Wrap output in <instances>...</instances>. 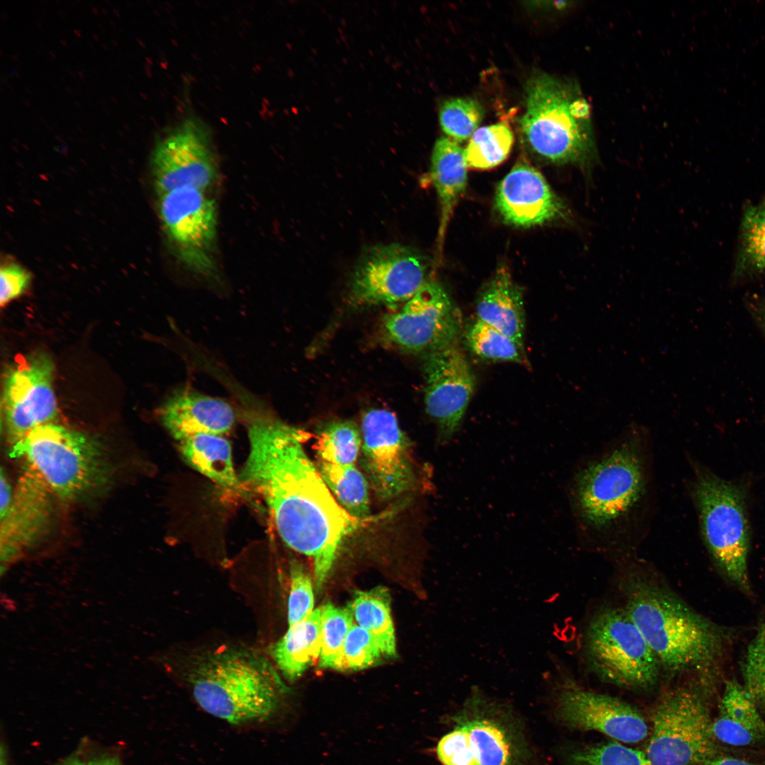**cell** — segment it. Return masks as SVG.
<instances>
[{"mask_svg":"<svg viewBox=\"0 0 765 765\" xmlns=\"http://www.w3.org/2000/svg\"><path fill=\"white\" fill-rule=\"evenodd\" d=\"M248 436L249 453L239 480L265 500L285 543L312 560L321 590L344 540L365 520L334 498L304 450L306 432L261 416L248 424Z\"/></svg>","mask_w":765,"mask_h":765,"instance_id":"1","label":"cell"},{"mask_svg":"<svg viewBox=\"0 0 765 765\" xmlns=\"http://www.w3.org/2000/svg\"><path fill=\"white\" fill-rule=\"evenodd\" d=\"M567 498L584 547L618 555L635 550L650 533L657 510L649 429L632 421L582 460L569 480Z\"/></svg>","mask_w":765,"mask_h":765,"instance_id":"2","label":"cell"},{"mask_svg":"<svg viewBox=\"0 0 765 765\" xmlns=\"http://www.w3.org/2000/svg\"><path fill=\"white\" fill-rule=\"evenodd\" d=\"M188 681L203 710L237 726L271 721L287 691L264 655L237 647L220 648L200 657Z\"/></svg>","mask_w":765,"mask_h":765,"instance_id":"3","label":"cell"},{"mask_svg":"<svg viewBox=\"0 0 765 765\" xmlns=\"http://www.w3.org/2000/svg\"><path fill=\"white\" fill-rule=\"evenodd\" d=\"M624 608L669 673L699 669L719 654L720 630L672 591L642 573L629 572Z\"/></svg>","mask_w":765,"mask_h":765,"instance_id":"4","label":"cell"},{"mask_svg":"<svg viewBox=\"0 0 765 765\" xmlns=\"http://www.w3.org/2000/svg\"><path fill=\"white\" fill-rule=\"evenodd\" d=\"M521 130L528 147L555 164L587 166L596 150L590 108L577 86L545 74L528 80Z\"/></svg>","mask_w":765,"mask_h":765,"instance_id":"5","label":"cell"},{"mask_svg":"<svg viewBox=\"0 0 765 765\" xmlns=\"http://www.w3.org/2000/svg\"><path fill=\"white\" fill-rule=\"evenodd\" d=\"M12 458H25L64 503L101 491L112 470L102 445L82 432L48 424L35 428L11 447Z\"/></svg>","mask_w":765,"mask_h":765,"instance_id":"6","label":"cell"},{"mask_svg":"<svg viewBox=\"0 0 765 765\" xmlns=\"http://www.w3.org/2000/svg\"><path fill=\"white\" fill-rule=\"evenodd\" d=\"M689 489L704 543L725 576L745 591L749 532L742 492L708 470L695 465Z\"/></svg>","mask_w":765,"mask_h":765,"instance_id":"7","label":"cell"},{"mask_svg":"<svg viewBox=\"0 0 765 765\" xmlns=\"http://www.w3.org/2000/svg\"><path fill=\"white\" fill-rule=\"evenodd\" d=\"M584 645L591 667L606 682L630 689L657 684L659 662L624 608L596 613L586 627Z\"/></svg>","mask_w":765,"mask_h":765,"instance_id":"8","label":"cell"},{"mask_svg":"<svg viewBox=\"0 0 765 765\" xmlns=\"http://www.w3.org/2000/svg\"><path fill=\"white\" fill-rule=\"evenodd\" d=\"M652 721L646 755L652 765H705L717 756L713 720L697 689L683 686L667 692Z\"/></svg>","mask_w":765,"mask_h":765,"instance_id":"9","label":"cell"},{"mask_svg":"<svg viewBox=\"0 0 765 765\" xmlns=\"http://www.w3.org/2000/svg\"><path fill=\"white\" fill-rule=\"evenodd\" d=\"M430 262L419 251L400 243L366 249L353 271L349 298L357 306L404 305L427 282Z\"/></svg>","mask_w":765,"mask_h":765,"instance_id":"10","label":"cell"},{"mask_svg":"<svg viewBox=\"0 0 765 765\" xmlns=\"http://www.w3.org/2000/svg\"><path fill=\"white\" fill-rule=\"evenodd\" d=\"M462 319L443 288L429 280L397 311L385 316V340L404 351L427 353L456 343Z\"/></svg>","mask_w":765,"mask_h":765,"instance_id":"11","label":"cell"},{"mask_svg":"<svg viewBox=\"0 0 765 765\" xmlns=\"http://www.w3.org/2000/svg\"><path fill=\"white\" fill-rule=\"evenodd\" d=\"M54 364L44 351L18 358L4 379L3 409L7 440L13 446L57 415Z\"/></svg>","mask_w":765,"mask_h":765,"instance_id":"12","label":"cell"},{"mask_svg":"<svg viewBox=\"0 0 765 765\" xmlns=\"http://www.w3.org/2000/svg\"><path fill=\"white\" fill-rule=\"evenodd\" d=\"M361 436L362 465L380 499H395L416 486L408 438L392 412L367 411L361 421Z\"/></svg>","mask_w":765,"mask_h":765,"instance_id":"13","label":"cell"},{"mask_svg":"<svg viewBox=\"0 0 765 765\" xmlns=\"http://www.w3.org/2000/svg\"><path fill=\"white\" fill-rule=\"evenodd\" d=\"M165 232L180 259L193 271L213 268L211 251L217 233V210L205 190L183 186L159 196Z\"/></svg>","mask_w":765,"mask_h":765,"instance_id":"14","label":"cell"},{"mask_svg":"<svg viewBox=\"0 0 765 765\" xmlns=\"http://www.w3.org/2000/svg\"><path fill=\"white\" fill-rule=\"evenodd\" d=\"M153 169L159 196L183 186L209 188L216 168L208 127L195 117L176 125L156 146Z\"/></svg>","mask_w":765,"mask_h":765,"instance_id":"15","label":"cell"},{"mask_svg":"<svg viewBox=\"0 0 765 765\" xmlns=\"http://www.w3.org/2000/svg\"><path fill=\"white\" fill-rule=\"evenodd\" d=\"M423 369L426 410L437 426L438 442L445 444L461 425L475 375L456 343L426 353Z\"/></svg>","mask_w":765,"mask_h":765,"instance_id":"16","label":"cell"},{"mask_svg":"<svg viewBox=\"0 0 765 765\" xmlns=\"http://www.w3.org/2000/svg\"><path fill=\"white\" fill-rule=\"evenodd\" d=\"M55 495L42 477L28 467L13 489L10 505L0 512L1 566L8 567L48 533Z\"/></svg>","mask_w":765,"mask_h":765,"instance_id":"17","label":"cell"},{"mask_svg":"<svg viewBox=\"0 0 765 765\" xmlns=\"http://www.w3.org/2000/svg\"><path fill=\"white\" fill-rule=\"evenodd\" d=\"M561 720L569 727L594 730L624 742H638L648 735L642 714L623 701L565 681L557 696Z\"/></svg>","mask_w":765,"mask_h":765,"instance_id":"18","label":"cell"},{"mask_svg":"<svg viewBox=\"0 0 765 765\" xmlns=\"http://www.w3.org/2000/svg\"><path fill=\"white\" fill-rule=\"evenodd\" d=\"M495 206L506 223L522 227L554 221L565 210L542 174L525 161L516 163L498 184Z\"/></svg>","mask_w":765,"mask_h":765,"instance_id":"19","label":"cell"},{"mask_svg":"<svg viewBox=\"0 0 765 765\" xmlns=\"http://www.w3.org/2000/svg\"><path fill=\"white\" fill-rule=\"evenodd\" d=\"M159 416L178 441L200 434H226L235 421L228 402L188 389L174 392L162 407Z\"/></svg>","mask_w":765,"mask_h":765,"instance_id":"20","label":"cell"},{"mask_svg":"<svg viewBox=\"0 0 765 765\" xmlns=\"http://www.w3.org/2000/svg\"><path fill=\"white\" fill-rule=\"evenodd\" d=\"M759 710L742 684L733 680L726 682L712 724L715 740L735 747L764 740L765 721Z\"/></svg>","mask_w":765,"mask_h":765,"instance_id":"21","label":"cell"},{"mask_svg":"<svg viewBox=\"0 0 765 765\" xmlns=\"http://www.w3.org/2000/svg\"><path fill=\"white\" fill-rule=\"evenodd\" d=\"M477 319L523 344V295L509 270L499 267L477 299Z\"/></svg>","mask_w":765,"mask_h":765,"instance_id":"22","label":"cell"},{"mask_svg":"<svg viewBox=\"0 0 765 765\" xmlns=\"http://www.w3.org/2000/svg\"><path fill=\"white\" fill-rule=\"evenodd\" d=\"M487 698L475 691L458 716L457 724L468 731L477 765H512L515 759L509 732L487 713Z\"/></svg>","mask_w":765,"mask_h":765,"instance_id":"23","label":"cell"},{"mask_svg":"<svg viewBox=\"0 0 765 765\" xmlns=\"http://www.w3.org/2000/svg\"><path fill=\"white\" fill-rule=\"evenodd\" d=\"M431 161V180L441 206L438 233L441 251L455 207L466 188L468 166L464 149L458 142L445 136L435 142Z\"/></svg>","mask_w":765,"mask_h":765,"instance_id":"24","label":"cell"},{"mask_svg":"<svg viewBox=\"0 0 765 765\" xmlns=\"http://www.w3.org/2000/svg\"><path fill=\"white\" fill-rule=\"evenodd\" d=\"M321 608L289 625L285 635L271 647L279 670L288 681L298 679L317 660L321 652Z\"/></svg>","mask_w":765,"mask_h":765,"instance_id":"25","label":"cell"},{"mask_svg":"<svg viewBox=\"0 0 765 765\" xmlns=\"http://www.w3.org/2000/svg\"><path fill=\"white\" fill-rule=\"evenodd\" d=\"M178 442L182 457L193 469L229 490L244 487L234 468L231 445L222 435L200 434Z\"/></svg>","mask_w":765,"mask_h":765,"instance_id":"26","label":"cell"},{"mask_svg":"<svg viewBox=\"0 0 765 765\" xmlns=\"http://www.w3.org/2000/svg\"><path fill=\"white\" fill-rule=\"evenodd\" d=\"M358 625L378 641L385 657L396 656V640L390 612V596L385 587L358 591L347 607Z\"/></svg>","mask_w":765,"mask_h":765,"instance_id":"27","label":"cell"},{"mask_svg":"<svg viewBox=\"0 0 765 765\" xmlns=\"http://www.w3.org/2000/svg\"><path fill=\"white\" fill-rule=\"evenodd\" d=\"M765 268V200L747 206L742 217L734 266L737 277L763 273Z\"/></svg>","mask_w":765,"mask_h":765,"instance_id":"28","label":"cell"},{"mask_svg":"<svg viewBox=\"0 0 765 765\" xmlns=\"http://www.w3.org/2000/svg\"><path fill=\"white\" fill-rule=\"evenodd\" d=\"M319 471L339 504L351 516L364 519L370 511L368 485L355 466L318 463Z\"/></svg>","mask_w":765,"mask_h":765,"instance_id":"29","label":"cell"},{"mask_svg":"<svg viewBox=\"0 0 765 765\" xmlns=\"http://www.w3.org/2000/svg\"><path fill=\"white\" fill-rule=\"evenodd\" d=\"M356 425L350 421L329 422L317 436L314 448L318 463L339 466L355 465L362 446Z\"/></svg>","mask_w":765,"mask_h":765,"instance_id":"30","label":"cell"},{"mask_svg":"<svg viewBox=\"0 0 765 765\" xmlns=\"http://www.w3.org/2000/svg\"><path fill=\"white\" fill-rule=\"evenodd\" d=\"M514 135L505 123L477 129L464 149L468 168L489 169L503 162L511 151Z\"/></svg>","mask_w":765,"mask_h":765,"instance_id":"31","label":"cell"},{"mask_svg":"<svg viewBox=\"0 0 765 765\" xmlns=\"http://www.w3.org/2000/svg\"><path fill=\"white\" fill-rule=\"evenodd\" d=\"M465 339L469 348L480 358L528 364L523 344L477 319L466 329Z\"/></svg>","mask_w":765,"mask_h":765,"instance_id":"32","label":"cell"},{"mask_svg":"<svg viewBox=\"0 0 765 765\" xmlns=\"http://www.w3.org/2000/svg\"><path fill=\"white\" fill-rule=\"evenodd\" d=\"M321 652L319 667L341 670L342 651L347 634L355 623L348 608L327 602L321 607Z\"/></svg>","mask_w":765,"mask_h":765,"instance_id":"33","label":"cell"},{"mask_svg":"<svg viewBox=\"0 0 765 765\" xmlns=\"http://www.w3.org/2000/svg\"><path fill=\"white\" fill-rule=\"evenodd\" d=\"M483 116L482 106L469 98L448 99L443 103L439 110L442 130L456 142L471 137L478 129Z\"/></svg>","mask_w":765,"mask_h":765,"instance_id":"34","label":"cell"},{"mask_svg":"<svg viewBox=\"0 0 765 765\" xmlns=\"http://www.w3.org/2000/svg\"><path fill=\"white\" fill-rule=\"evenodd\" d=\"M744 688L758 708L765 710V622L748 645L742 665Z\"/></svg>","mask_w":765,"mask_h":765,"instance_id":"35","label":"cell"},{"mask_svg":"<svg viewBox=\"0 0 765 765\" xmlns=\"http://www.w3.org/2000/svg\"><path fill=\"white\" fill-rule=\"evenodd\" d=\"M385 658L376 639L366 630L353 624L346 638L342 651L341 670H360Z\"/></svg>","mask_w":765,"mask_h":765,"instance_id":"36","label":"cell"},{"mask_svg":"<svg viewBox=\"0 0 765 765\" xmlns=\"http://www.w3.org/2000/svg\"><path fill=\"white\" fill-rule=\"evenodd\" d=\"M572 761V765H652L646 754L614 742L580 749Z\"/></svg>","mask_w":765,"mask_h":765,"instance_id":"37","label":"cell"},{"mask_svg":"<svg viewBox=\"0 0 765 765\" xmlns=\"http://www.w3.org/2000/svg\"><path fill=\"white\" fill-rule=\"evenodd\" d=\"M290 588L288 604V625L298 623L314 610L312 584L302 566L293 562L290 567Z\"/></svg>","mask_w":765,"mask_h":765,"instance_id":"38","label":"cell"},{"mask_svg":"<svg viewBox=\"0 0 765 765\" xmlns=\"http://www.w3.org/2000/svg\"><path fill=\"white\" fill-rule=\"evenodd\" d=\"M436 754L443 765H477L468 732L459 724L441 738Z\"/></svg>","mask_w":765,"mask_h":765,"instance_id":"39","label":"cell"},{"mask_svg":"<svg viewBox=\"0 0 765 765\" xmlns=\"http://www.w3.org/2000/svg\"><path fill=\"white\" fill-rule=\"evenodd\" d=\"M0 303L1 306L22 295L28 288L30 276L17 264L1 266L0 271Z\"/></svg>","mask_w":765,"mask_h":765,"instance_id":"40","label":"cell"},{"mask_svg":"<svg viewBox=\"0 0 765 765\" xmlns=\"http://www.w3.org/2000/svg\"><path fill=\"white\" fill-rule=\"evenodd\" d=\"M705 765H759L741 759L717 755Z\"/></svg>","mask_w":765,"mask_h":765,"instance_id":"41","label":"cell"},{"mask_svg":"<svg viewBox=\"0 0 765 765\" xmlns=\"http://www.w3.org/2000/svg\"><path fill=\"white\" fill-rule=\"evenodd\" d=\"M89 765H121V763L117 757L108 756L94 760Z\"/></svg>","mask_w":765,"mask_h":765,"instance_id":"42","label":"cell"},{"mask_svg":"<svg viewBox=\"0 0 765 765\" xmlns=\"http://www.w3.org/2000/svg\"><path fill=\"white\" fill-rule=\"evenodd\" d=\"M62 765H86V764L84 762L79 760V759H70V760L66 761Z\"/></svg>","mask_w":765,"mask_h":765,"instance_id":"43","label":"cell"},{"mask_svg":"<svg viewBox=\"0 0 765 765\" xmlns=\"http://www.w3.org/2000/svg\"><path fill=\"white\" fill-rule=\"evenodd\" d=\"M761 322H762V324H764V326L765 327V307H764L762 308L761 311Z\"/></svg>","mask_w":765,"mask_h":765,"instance_id":"44","label":"cell"},{"mask_svg":"<svg viewBox=\"0 0 765 765\" xmlns=\"http://www.w3.org/2000/svg\"><path fill=\"white\" fill-rule=\"evenodd\" d=\"M763 273H765V268H764V272H763Z\"/></svg>","mask_w":765,"mask_h":765,"instance_id":"45","label":"cell"}]
</instances>
